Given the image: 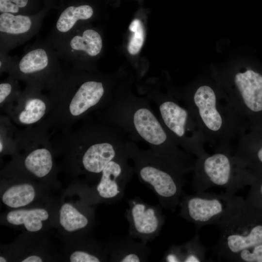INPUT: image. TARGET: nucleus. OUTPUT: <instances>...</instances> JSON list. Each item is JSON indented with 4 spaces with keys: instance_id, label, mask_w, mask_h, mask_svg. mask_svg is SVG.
I'll return each instance as SVG.
<instances>
[{
    "instance_id": "ddd939ff",
    "label": "nucleus",
    "mask_w": 262,
    "mask_h": 262,
    "mask_svg": "<svg viewBox=\"0 0 262 262\" xmlns=\"http://www.w3.org/2000/svg\"><path fill=\"white\" fill-rule=\"evenodd\" d=\"M125 216L129 235L147 244L157 237L164 225L165 216L159 206L149 205L139 197L128 201Z\"/></svg>"
},
{
    "instance_id": "2f4dec72",
    "label": "nucleus",
    "mask_w": 262,
    "mask_h": 262,
    "mask_svg": "<svg viewBox=\"0 0 262 262\" xmlns=\"http://www.w3.org/2000/svg\"><path fill=\"white\" fill-rule=\"evenodd\" d=\"M260 193L262 196V183L261 184L260 187Z\"/></svg>"
},
{
    "instance_id": "6e6552de",
    "label": "nucleus",
    "mask_w": 262,
    "mask_h": 262,
    "mask_svg": "<svg viewBox=\"0 0 262 262\" xmlns=\"http://www.w3.org/2000/svg\"><path fill=\"white\" fill-rule=\"evenodd\" d=\"M159 119L174 142L197 158L205 152L202 144L204 137L194 115L187 107L165 97L153 95Z\"/></svg>"
},
{
    "instance_id": "393cba45",
    "label": "nucleus",
    "mask_w": 262,
    "mask_h": 262,
    "mask_svg": "<svg viewBox=\"0 0 262 262\" xmlns=\"http://www.w3.org/2000/svg\"><path fill=\"white\" fill-rule=\"evenodd\" d=\"M19 81L8 76L0 83V109L2 110L20 93Z\"/></svg>"
},
{
    "instance_id": "a878e982",
    "label": "nucleus",
    "mask_w": 262,
    "mask_h": 262,
    "mask_svg": "<svg viewBox=\"0 0 262 262\" xmlns=\"http://www.w3.org/2000/svg\"><path fill=\"white\" fill-rule=\"evenodd\" d=\"M129 30L133 33L129 42L128 50L131 55L137 54L141 49L145 38V32L141 21L137 19L133 20L129 26Z\"/></svg>"
},
{
    "instance_id": "7ed1b4c3",
    "label": "nucleus",
    "mask_w": 262,
    "mask_h": 262,
    "mask_svg": "<svg viewBox=\"0 0 262 262\" xmlns=\"http://www.w3.org/2000/svg\"><path fill=\"white\" fill-rule=\"evenodd\" d=\"M52 139L54 148L66 155L79 172L99 175L105 166L126 151L128 137L120 129L87 119Z\"/></svg>"
},
{
    "instance_id": "bb28decb",
    "label": "nucleus",
    "mask_w": 262,
    "mask_h": 262,
    "mask_svg": "<svg viewBox=\"0 0 262 262\" xmlns=\"http://www.w3.org/2000/svg\"><path fill=\"white\" fill-rule=\"evenodd\" d=\"M29 0H0V12L19 14L20 10L26 7Z\"/></svg>"
},
{
    "instance_id": "0eeeda50",
    "label": "nucleus",
    "mask_w": 262,
    "mask_h": 262,
    "mask_svg": "<svg viewBox=\"0 0 262 262\" xmlns=\"http://www.w3.org/2000/svg\"><path fill=\"white\" fill-rule=\"evenodd\" d=\"M246 202L240 196L198 192L184 196L180 201V215L198 226L216 225L221 227L238 213Z\"/></svg>"
},
{
    "instance_id": "dca6fc26",
    "label": "nucleus",
    "mask_w": 262,
    "mask_h": 262,
    "mask_svg": "<svg viewBox=\"0 0 262 262\" xmlns=\"http://www.w3.org/2000/svg\"><path fill=\"white\" fill-rule=\"evenodd\" d=\"M41 16L0 15V52L7 53L34 36L42 23Z\"/></svg>"
},
{
    "instance_id": "9b49d317",
    "label": "nucleus",
    "mask_w": 262,
    "mask_h": 262,
    "mask_svg": "<svg viewBox=\"0 0 262 262\" xmlns=\"http://www.w3.org/2000/svg\"><path fill=\"white\" fill-rule=\"evenodd\" d=\"M38 87L26 85L18 96L1 112L16 125L26 128L39 125L49 114L51 103L48 94Z\"/></svg>"
},
{
    "instance_id": "7c9ffc66",
    "label": "nucleus",
    "mask_w": 262,
    "mask_h": 262,
    "mask_svg": "<svg viewBox=\"0 0 262 262\" xmlns=\"http://www.w3.org/2000/svg\"><path fill=\"white\" fill-rule=\"evenodd\" d=\"M7 262L6 259L3 256L0 257V262Z\"/></svg>"
},
{
    "instance_id": "c85d7f7f",
    "label": "nucleus",
    "mask_w": 262,
    "mask_h": 262,
    "mask_svg": "<svg viewBox=\"0 0 262 262\" xmlns=\"http://www.w3.org/2000/svg\"><path fill=\"white\" fill-rule=\"evenodd\" d=\"M0 74L4 72L8 73L16 59L8 56L7 53L0 52Z\"/></svg>"
},
{
    "instance_id": "1a4fd4ad",
    "label": "nucleus",
    "mask_w": 262,
    "mask_h": 262,
    "mask_svg": "<svg viewBox=\"0 0 262 262\" xmlns=\"http://www.w3.org/2000/svg\"><path fill=\"white\" fill-rule=\"evenodd\" d=\"M52 134L44 123L17 129V148L14 155L20 157L25 170L36 178H44L52 172Z\"/></svg>"
},
{
    "instance_id": "9d476101",
    "label": "nucleus",
    "mask_w": 262,
    "mask_h": 262,
    "mask_svg": "<svg viewBox=\"0 0 262 262\" xmlns=\"http://www.w3.org/2000/svg\"><path fill=\"white\" fill-rule=\"evenodd\" d=\"M185 104L204 136L221 138L229 135L233 125L232 115L236 113L229 103L225 105L218 102L210 86L199 87Z\"/></svg>"
},
{
    "instance_id": "a211bd4d",
    "label": "nucleus",
    "mask_w": 262,
    "mask_h": 262,
    "mask_svg": "<svg viewBox=\"0 0 262 262\" xmlns=\"http://www.w3.org/2000/svg\"><path fill=\"white\" fill-rule=\"evenodd\" d=\"M92 7L88 5L69 6L59 16L50 38L47 41L51 46L69 33L82 21L92 17Z\"/></svg>"
},
{
    "instance_id": "412c9836",
    "label": "nucleus",
    "mask_w": 262,
    "mask_h": 262,
    "mask_svg": "<svg viewBox=\"0 0 262 262\" xmlns=\"http://www.w3.org/2000/svg\"><path fill=\"white\" fill-rule=\"evenodd\" d=\"M249 132L242 139L237 155L245 162L250 158L262 164V123L249 126Z\"/></svg>"
},
{
    "instance_id": "20e7f679",
    "label": "nucleus",
    "mask_w": 262,
    "mask_h": 262,
    "mask_svg": "<svg viewBox=\"0 0 262 262\" xmlns=\"http://www.w3.org/2000/svg\"><path fill=\"white\" fill-rule=\"evenodd\" d=\"M126 149L139 180L153 191L162 207L174 211L180 204L187 172L150 149L142 150L133 141H128Z\"/></svg>"
},
{
    "instance_id": "f3484780",
    "label": "nucleus",
    "mask_w": 262,
    "mask_h": 262,
    "mask_svg": "<svg viewBox=\"0 0 262 262\" xmlns=\"http://www.w3.org/2000/svg\"><path fill=\"white\" fill-rule=\"evenodd\" d=\"M130 235L114 237L106 248L110 260L116 262H147L151 253L147 244L134 240Z\"/></svg>"
},
{
    "instance_id": "423d86ee",
    "label": "nucleus",
    "mask_w": 262,
    "mask_h": 262,
    "mask_svg": "<svg viewBox=\"0 0 262 262\" xmlns=\"http://www.w3.org/2000/svg\"><path fill=\"white\" fill-rule=\"evenodd\" d=\"M55 49L47 42H36L16 59L8 72L10 76L26 85L49 91L61 75L63 68Z\"/></svg>"
},
{
    "instance_id": "4be33fe9",
    "label": "nucleus",
    "mask_w": 262,
    "mask_h": 262,
    "mask_svg": "<svg viewBox=\"0 0 262 262\" xmlns=\"http://www.w3.org/2000/svg\"><path fill=\"white\" fill-rule=\"evenodd\" d=\"M35 196L34 187L29 183H22L8 188L3 194L2 200L7 206L17 208L29 204Z\"/></svg>"
},
{
    "instance_id": "5701e85b",
    "label": "nucleus",
    "mask_w": 262,
    "mask_h": 262,
    "mask_svg": "<svg viewBox=\"0 0 262 262\" xmlns=\"http://www.w3.org/2000/svg\"><path fill=\"white\" fill-rule=\"evenodd\" d=\"M88 216L82 213L69 203H64L59 213V222L68 232L85 229L90 224Z\"/></svg>"
},
{
    "instance_id": "cd10ccee",
    "label": "nucleus",
    "mask_w": 262,
    "mask_h": 262,
    "mask_svg": "<svg viewBox=\"0 0 262 262\" xmlns=\"http://www.w3.org/2000/svg\"><path fill=\"white\" fill-rule=\"evenodd\" d=\"M71 262H100L104 259L100 256L86 250H77L70 256Z\"/></svg>"
},
{
    "instance_id": "b1692460",
    "label": "nucleus",
    "mask_w": 262,
    "mask_h": 262,
    "mask_svg": "<svg viewBox=\"0 0 262 262\" xmlns=\"http://www.w3.org/2000/svg\"><path fill=\"white\" fill-rule=\"evenodd\" d=\"M16 125L6 115L0 116V153L14 155L17 148V130Z\"/></svg>"
},
{
    "instance_id": "aec40b11",
    "label": "nucleus",
    "mask_w": 262,
    "mask_h": 262,
    "mask_svg": "<svg viewBox=\"0 0 262 262\" xmlns=\"http://www.w3.org/2000/svg\"><path fill=\"white\" fill-rule=\"evenodd\" d=\"M49 217L48 211L44 209H19L9 212L6 220L14 225H23L30 232H37L42 229L43 221Z\"/></svg>"
},
{
    "instance_id": "f257e3e1",
    "label": "nucleus",
    "mask_w": 262,
    "mask_h": 262,
    "mask_svg": "<svg viewBox=\"0 0 262 262\" xmlns=\"http://www.w3.org/2000/svg\"><path fill=\"white\" fill-rule=\"evenodd\" d=\"M149 103L131 95L112 97L97 111V120L120 129L132 141L147 143L157 155L182 169L192 170L194 164L174 142Z\"/></svg>"
},
{
    "instance_id": "39448f33",
    "label": "nucleus",
    "mask_w": 262,
    "mask_h": 262,
    "mask_svg": "<svg viewBox=\"0 0 262 262\" xmlns=\"http://www.w3.org/2000/svg\"><path fill=\"white\" fill-rule=\"evenodd\" d=\"M246 165L237 155L223 151L197 158L194 164L193 187L198 192L213 186L223 187L234 194L244 184Z\"/></svg>"
},
{
    "instance_id": "f8f14e48",
    "label": "nucleus",
    "mask_w": 262,
    "mask_h": 262,
    "mask_svg": "<svg viewBox=\"0 0 262 262\" xmlns=\"http://www.w3.org/2000/svg\"><path fill=\"white\" fill-rule=\"evenodd\" d=\"M234 82L239 94L231 105L235 113L246 118L249 125L262 123V73L247 69L236 73Z\"/></svg>"
},
{
    "instance_id": "2eb2a0df",
    "label": "nucleus",
    "mask_w": 262,
    "mask_h": 262,
    "mask_svg": "<svg viewBox=\"0 0 262 262\" xmlns=\"http://www.w3.org/2000/svg\"><path fill=\"white\" fill-rule=\"evenodd\" d=\"M127 150L111 161L103 169L100 180L95 188L97 199L110 202L121 200L125 187L134 173L129 163Z\"/></svg>"
},
{
    "instance_id": "c756f323",
    "label": "nucleus",
    "mask_w": 262,
    "mask_h": 262,
    "mask_svg": "<svg viewBox=\"0 0 262 262\" xmlns=\"http://www.w3.org/2000/svg\"><path fill=\"white\" fill-rule=\"evenodd\" d=\"M22 262H42V259L37 255H31L24 259Z\"/></svg>"
},
{
    "instance_id": "6ab92c4d",
    "label": "nucleus",
    "mask_w": 262,
    "mask_h": 262,
    "mask_svg": "<svg viewBox=\"0 0 262 262\" xmlns=\"http://www.w3.org/2000/svg\"><path fill=\"white\" fill-rule=\"evenodd\" d=\"M166 262H201L206 261L205 250L197 235L181 245H173L164 255Z\"/></svg>"
},
{
    "instance_id": "4468645a",
    "label": "nucleus",
    "mask_w": 262,
    "mask_h": 262,
    "mask_svg": "<svg viewBox=\"0 0 262 262\" xmlns=\"http://www.w3.org/2000/svg\"><path fill=\"white\" fill-rule=\"evenodd\" d=\"M80 24L52 46L60 58L78 68H81L83 57L97 56L103 45L102 38L97 31L92 29H82Z\"/></svg>"
},
{
    "instance_id": "f03ea898",
    "label": "nucleus",
    "mask_w": 262,
    "mask_h": 262,
    "mask_svg": "<svg viewBox=\"0 0 262 262\" xmlns=\"http://www.w3.org/2000/svg\"><path fill=\"white\" fill-rule=\"evenodd\" d=\"M103 79L75 67L64 69L47 93L51 103L43 122L50 131L65 133L93 112L104 108L112 97Z\"/></svg>"
}]
</instances>
